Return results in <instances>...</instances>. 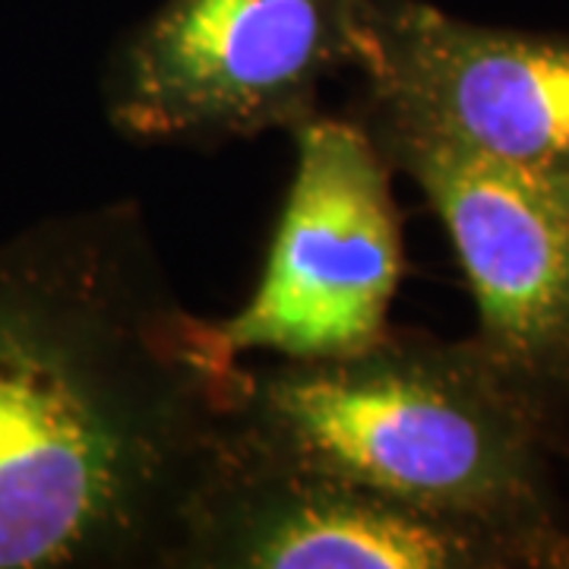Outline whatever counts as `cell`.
<instances>
[{
  "instance_id": "1",
  "label": "cell",
  "mask_w": 569,
  "mask_h": 569,
  "mask_svg": "<svg viewBox=\"0 0 569 569\" xmlns=\"http://www.w3.org/2000/svg\"><path fill=\"white\" fill-rule=\"evenodd\" d=\"M247 370L137 203L0 241V569H171Z\"/></svg>"
},
{
  "instance_id": "2",
  "label": "cell",
  "mask_w": 569,
  "mask_h": 569,
  "mask_svg": "<svg viewBox=\"0 0 569 569\" xmlns=\"http://www.w3.org/2000/svg\"><path fill=\"white\" fill-rule=\"evenodd\" d=\"M557 408L475 336L373 346L247 370L231 437L418 507L569 545L548 497Z\"/></svg>"
},
{
  "instance_id": "3",
  "label": "cell",
  "mask_w": 569,
  "mask_h": 569,
  "mask_svg": "<svg viewBox=\"0 0 569 569\" xmlns=\"http://www.w3.org/2000/svg\"><path fill=\"white\" fill-rule=\"evenodd\" d=\"M361 0H164L114 48L108 123L142 146H219L298 130L355 70Z\"/></svg>"
},
{
  "instance_id": "4",
  "label": "cell",
  "mask_w": 569,
  "mask_h": 569,
  "mask_svg": "<svg viewBox=\"0 0 569 569\" xmlns=\"http://www.w3.org/2000/svg\"><path fill=\"white\" fill-rule=\"evenodd\" d=\"M569 567V545L418 507L228 437L171 569Z\"/></svg>"
},
{
  "instance_id": "5",
  "label": "cell",
  "mask_w": 569,
  "mask_h": 569,
  "mask_svg": "<svg viewBox=\"0 0 569 569\" xmlns=\"http://www.w3.org/2000/svg\"><path fill=\"white\" fill-rule=\"evenodd\" d=\"M291 137L295 178L263 279L219 323L238 355L272 351L284 361L351 355L387 336L402 279L396 171L355 118L313 114Z\"/></svg>"
},
{
  "instance_id": "6",
  "label": "cell",
  "mask_w": 569,
  "mask_h": 569,
  "mask_svg": "<svg viewBox=\"0 0 569 569\" xmlns=\"http://www.w3.org/2000/svg\"><path fill=\"white\" fill-rule=\"evenodd\" d=\"M396 174L425 190L466 266L475 339L560 411L569 399V183L351 104Z\"/></svg>"
},
{
  "instance_id": "7",
  "label": "cell",
  "mask_w": 569,
  "mask_h": 569,
  "mask_svg": "<svg viewBox=\"0 0 569 569\" xmlns=\"http://www.w3.org/2000/svg\"><path fill=\"white\" fill-rule=\"evenodd\" d=\"M355 70L358 104L569 183V36L361 0Z\"/></svg>"
}]
</instances>
